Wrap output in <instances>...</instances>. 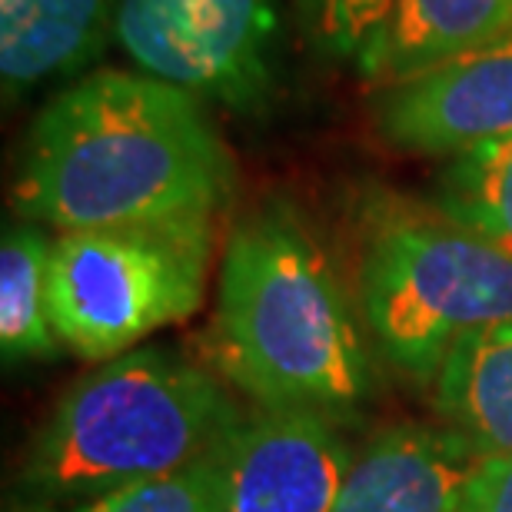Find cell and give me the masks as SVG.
Here are the masks:
<instances>
[{"mask_svg":"<svg viewBox=\"0 0 512 512\" xmlns=\"http://www.w3.org/2000/svg\"><path fill=\"white\" fill-rule=\"evenodd\" d=\"M433 207L512 253V140L449 160L436 180Z\"/></svg>","mask_w":512,"mask_h":512,"instance_id":"14","label":"cell"},{"mask_svg":"<svg viewBox=\"0 0 512 512\" xmlns=\"http://www.w3.org/2000/svg\"><path fill=\"white\" fill-rule=\"evenodd\" d=\"M360 310L386 360L433 383L463 336L512 323V253L436 207H383L363 237Z\"/></svg>","mask_w":512,"mask_h":512,"instance_id":"4","label":"cell"},{"mask_svg":"<svg viewBox=\"0 0 512 512\" xmlns=\"http://www.w3.org/2000/svg\"><path fill=\"white\" fill-rule=\"evenodd\" d=\"M276 0H117L114 40L140 74L230 110L273 90Z\"/></svg>","mask_w":512,"mask_h":512,"instance_id":"6","label":"cell"},{"mask_svg":"<svg viewBox=\"0 0 512 512\" xmlns=\"http://www.w3.org/2000/svg\"><path fill=\"white\" fill-rule=\"evenodd\" d=\"M506 34L512 0H396L353 67L380 90Z\"/></svg>","mask_w":512,"mask_h":512,"instance_id":"11","label":"cell"},{"mask_svg":"<svg viewBox=\"0 0 512 512\" xmlns=\"http://www.w3.org/2000/svg\"><path fill=\"white\" fill-rule=\"evenodd\" d=\"M373 124L389 147L426 157L512 140V34L380 87Z\"/></svg>","mask_w":512,"mask_h":512,"instance_id":"8","label":"cell"},{"mask_svg":"<svg viewBox=\"0 0 512 512\" xmlns=\"http://www.w3.org/2000/svg\"><path fill=\"white\" fill-rule=\"evenodd\" d=\"M117 0H0V80L7 97L87 70L114 37Z\"/></svg>","mask_w":512,"mask_h":512,"instance_id":"10","label":"cell"},{"mask_svg":"<svg viewBox=\"0 0 512 512\" xmlns=\"http://www.w3.org/2000/svg\"><path fill=\"white\" fill-rule=\"evenodd\" d=\"M293 7L303 37L316 54L346 64L360 57L396 0H293Z\"/></svg>","mask_w":512,"mask_h":512,"instance_id":"16","label":"cell"},{"mask_svg":"<svg viewBox=\"0 0 512 512\" xmlns=\"http://www.w3.org/2000/svg\"><path fill=\"white\" fill-rule=\"evenodd\" d=\"M10 512H220V459L150 479L80 506H17Z\"/></svg>","mask_w":512,"mask_h":512,"instance_id":"15","label":"cell"},{"mask_svg":"<svg viewBox=\"0 0 512 512\" xmlns=\"http://www.w3.org/2000/svg\"><path fill=\"white\" fill-rule=\"evenodd\" d=\"M207 350L223 380L256 406L336 413L373 386L340 273L286 200L263 203L233 227Z\"/></svg>","mask_w":512,"mask_h":512,"instance_id":"2","label":"cell"},{"mask_svg":"<svg viewBox=\"0 0 512 512\" xmlns=\"http://www.w3.org/2000/svg\"><path fill=\"white\" fill-rule=\"evenodd\" d=\"M220 459V512H333L356 463L336 413L256 406Z\"/></svg>","mask_w":512,"mask_h":512,"instance_id":"7","label":"cell"},{"mask_svg":"<svg viewBox=\"0 0 512 512\" xmlns=\"http://www.w3.org/2000/svg\"><path fill=\"white\" fill-rule=\"evenodd\" d=\"M433 389L439 416L479 456H512V323L463 336Z\"/></svg>","mask_w":512,"mask_h":512,"instance_id":"12","label":"cell"},{"mask_svg":"<svg viewBox=\"0 0 512 512\" xmlns=\"http://www.w3.org/2000/svg\"><path fill=\"white\" fill-rule=\"evenodd\" d=\"M479 459L453 429L393 426L356 456L333 512H459Z\"/></svg>","mask_w":512,"mask_h":512,"instance_id":"9","label":"cell"},{"mask_svg":"<svg viewBox=\"0 0 512 512\" xmlns=\"http://www.w3.org/2000/svg\"><path fill=\"white\" fill-rule=\"evenodd\" d=\"M54 240L40 223L20 220L0 243V350L4 363L50 360L60 340L47 313V266Z\"/></svg>","mask_w":512,"mask_h":512,"instance_id":"13","label":"cell"},{"mask_svg":"<svg viewBox=\"0 0 512 512\" xmlns=\"http://www.w3.org/2000/svg\"><path fill=\"white\" fill-rule=\"evenodd\" d=\"M213 220H160L57 233L47 313L60 346L107 363L203 306Z\"/></svg>","mask_w":512,"mask_h":512,"instance_id":"5","label":"cell"},{"mask_svg":"<svg viewBox=\"0 0 512 512\" xmlns=\"http://www.w3.org/2000/svg\"><path fill=\"white\" fill-rule=\"evenodd\" d=\"M459 512H512V456L479 459Z\"/></svg>","mask_w":512,"mask_h":512,"instance_id":"17","label":"cell"},{"mask_svg":"<svg viewBox=\"0 0 512 512\" xmlns=\"http://www.w3.org/2000/svg\"><path fill=\"white\" fill-rule=\"evenodd\" d=\"M243 413L217 376L130 350L60 396L20 473V506H80L217 456Z\"/></svg>","mask_w":512,"mask_h":512,"instance_id":"3","label":"cell"},{"mask_svg":"<svg viewBox=\"0 0 512 512\" xmlns=\"http://www.w3.org/2000/svg\"><path fill=\"white\" fill-rule=\"evenodd\" d=\"M237 163L200 100L147 74L97 70L30 124L14 180L17 217L60 233L213 220Z\"/></svg>","mask_w":512,"mask_h":512,"instance_id":"1","label":"cell"}]
</instances>
